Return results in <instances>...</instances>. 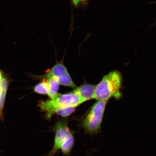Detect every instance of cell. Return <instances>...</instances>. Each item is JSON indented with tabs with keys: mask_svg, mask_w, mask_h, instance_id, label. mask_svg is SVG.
I'll use <instances>...</instances> for the list:
<instances>
[{
	"mask_svg": "<svg viewBox=\"0 0 156 156\" xmlns=\"http://www.w3.org/2000/svg\"><path fill=\"white\" fill-rule=\"evenodd\" d=\"M71 1L75 6L79 5L81 3H84L87 1V0H71Z\"/></svg>",
	"mask_w": 156,
	"mask_h": 156,
	"instance_id": "11",
	"label": "cell"
},
{
	"mask_svg": "<svg viewBox=\"0 0 156 156\" xmlns=\"http://www.w3.org/2000/svg\"><path fill=\"white\" fill-rule=\"evenodd\" d=\"M9 83V81L8 78L3 75L2 80L0 85V119L2 121L4 120L3 108Z\"/></svg>",
	"mask_w": 156,
	"mask_h": 156,
	"instance_id": "7",
	"label": "cell"
},
{
	"mask_svg": "<svg viewBox=\"0 0 156 156\" xmlns=\"http://www.w3.org/2000/svg\"><path fill=\"white\" fill-rule=\"evenodd\" d=\"M95 86L86 84L77 87L73 91L76 94L85 102L91 99H93Z\"/></svg>",
	"mask_w": 156,
	"mask_h": 156,
	"instance_id": "6",
	"label": "cell"
},
{
	"mask_svg": "<svg viewBox=\"0 0 156 156\" xmlns=\"http://www.w3.org/2000/svg\"><path fill=\"white\" fill-rule=\"evenodd\" d=\"M122 77L121 73L116 70L110 72L103 77L95 86L93 99L97 101H107L114 98H121Z\"/></svg>",
	"mask_w": 156,
	"mask_h": 156,
	"instance_id": "1",
	"label": "cell"
},
{
	"mask_svg": "<svg viewBox=\"0 0 156 156\" xmlns=\"http://www.w3.org/2000/svg\"><path fill=\"white\" fill-rule=\"evenodd\" d=\"M76 107H70L58 109L55 114L63 117H66L70 115L75 110Z\"/></svg>",
	"mask_w": 156,
	"mask_h": 156,
	"instance_id": "10",
	"label": "cell"
},
{
	"mask_svg": "<svg viewBox=\"0 0 156 156\" xmlns=\"http://www.w3.org/2000/svg\"><path fill=\"white\" fill-rule=\"evenodd\" d=\"M84 102L79 95L71 92L60 94L52 99L39 101L38 106L42 112L45 113L47 118L50 119L58 109L67 107H76Z\"/></svg>",
	"mask_w": 156,
	"mask_h": 156,
	"instance_id": "2",
	"label": "cell"
},
{
	"mask_svg": "<svg viewBox=\"0 0 156 156\" xmlns=\"http://www.w3.org/2000/svg\"><path fill=\"white\" fill-rule=\"evenodd\" d=\"M46 83H48V94L50 99L55 98L58 94V91L59 84L54 78L48 77L45 78Z\"/></svg>",
	"mask_w": 156,
	"mask_h": 156,
	"instance_id": "8",
	"label": "cell"
},
{
	"mask_svg": "<svg viewBox=\"0 0 156 156\" xmlns=\"http://www.w3.org/2000/svg\"><path fill=\"white\" fill-rule=\"evenodd\" d=\"M48 77L54 78L59 85L73 88L76 87L63 62H58L47 73L43 75L38 76L37 79H44Z\"/></svg>",
	"mask_w": 156,
	"mask_h": 156,
	"instance_id": "5",
	"label": "cell"
},
{
	"mask_svg": "<svg viewBox=\"0 0 156 156\" xmlns=\"http://www.w3.org/2000/svg\"><path fill=\"white\" fill-rule=\"evenodd\" d=\"M55 132L54 144L48 156H54L58 151L61 150L64 155L69 154L74 144V134L70 130L66 120L58 121L54 127Z\"/></svg>",
	"mask_w": 156,
	"mask_h": 156,
	"instance_id": "3",
	"label": "cell"
},
{
	"mask_svg": "<svg viewBox=\"0 0 156 156\" xmlns=\"http://www.w3.org/2000/svg\"><path fill=\"white\" fill-rule=\"evenodd\" d=\"M35 93L41 94H47L48 92V87L46 81L42 82L37 84L34 88Z\"/></svg>",
	"mask_w": 156,
	"mask_h": 156,
	"instance_id": "9",
	"label": "cell"
},
{
	"mask_svg": "<svg viewBox=\"0 0 156 156\" xmlns=\"http://www.w3.org/2000/svg\"><path fill=\"white\" fill-rule=\"evenodd\" d=\"M3 75V72L0 70V85H1Z\"/></svg>",
	"mask_w": 156,
	"mask_h": 156,
	"instance_id": "12",
	"label": "cell"
},
{
	"mask_svg": "<svg viewBox=\"0 0 156 156\" xmlns=\"http://www.w3.org/2000/svg\"><path fill=\"white\" fill-rule=\"evenodd\" d=\"M154 3L156 4V1L155 2H154Z\"/></svg>",
	"mask_w": 156,
	"mask_h": 156,
	"instance_id": "13",
	"label": "cell"
},
{
	"mask_svg": "<svg viewBox=\"0 0 156 156\" xmlns=\"http://www.w3.org/2000/svg\"><path fill=\"white\" fill-rule=\"evenodd\" d=\"M107 101H97L87 113L82 124L87 133L93 135L101 131Z\"/></svg>",
	"mask_w": 156,
	"mask_h": 156,
	"instance_id": "4",
	"label": "cell"
}]
</instances>
